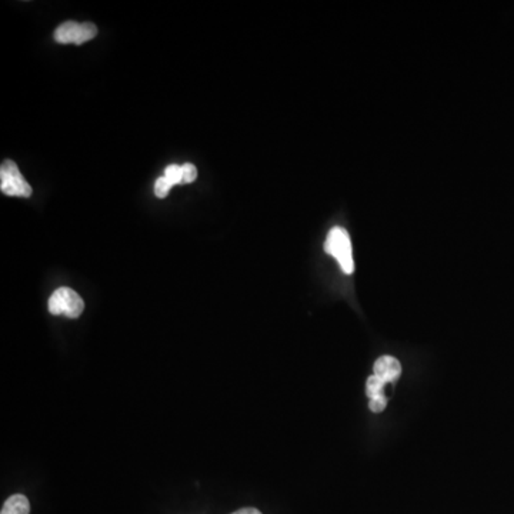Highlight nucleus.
<instances>
[{
  "instance_id": "1",
  "label": "nucleus",
  "mask_w": 514,
  "mask_h": 514,
  "mask_svg": "<svg viewBox=\"0 0 514 514\" xmlns=\"http://www.w3.org/2000/svg\"><path fill=\"white\" fill-rule=\"evenodd\" d=\"M325 252L336 259L346 275L353 273L355 270L353 250H351L350 236L346 232V229L341 226L330 229L326 243H325Z\"/></svg>"
},
{
  "instance_id": "2",
  "label": "nucleus",
  "mask_w": 514,
  "mask_h": 514,
  "mask_svg": "<svg viewBox=\"0 0 514 514\" xmlns=\"http://www.w3.org/2000/svg\"><path fill=\"white\" fill-rule=\"evenodd\" d=\"M49 312L55 316H66L69 319H77L84 313V303L82 297L69 289V287H60L52 294L49 299Z\"/></svg>"
},
{
  "instance_id": "3",
  "label": "nucleus",
  "mask_w": 514,
  "mask_h": 514,
  "mask_svg": "<svg viewBox=\"0 0 514 514\" xmlns=\"http://www.w3.org/2000/svg\"><path fill=\"white\" fill-rule=\"evenodd\" d=\"M0 189L2 193L15 197H30L32 188L19 171L18 165L12 160H4L0 167Z\"/></svg>"
},
{
  "instance_id": "4",
  "label": "nucleus",
  "mask_w": 514,
  "mask_h": 514,
  "mask_svg": "<svg viewBox=\"0 0 514 514\" xmlns=\"http://www.w3.org/2000/svg\"><path fill=\"white\" fill-rule=\"evenodd\" d=\"M98 35V28L93 23L65 22L55 30V40L63 44H82Z\"/></svg>"
},
{
  "instance_id": "5",
  "label": "nucleus",
  "mask_w": 514,
  "mask_h": 514,
  "mask_svg": "<svg viewBox=\"0 0 514 514\" xmlns=\"http://www.w3.org/2000/svg\"><path fill=\"white\" fill-rule=\"evenodd\" d=\"M386 384L388 383L381 381V377H377L376 374H372L367 379L366 395L370 398L369 407L373 414H381L386 409L388 398L383 395V389Z\"/></svg>"
},
{
  "instance_id": "6",
  "label": "nucleus",
  "mask_w": 514,
  "mask_h": 514,
  "mask_svg": "<svg viewBox=\"0 0 514 514\" xmlns=\"http://www.w3.org/2000/svg\"><path fill=\"white\" fill-rule=\"evenodd\" d=\"M374 374L386 383H395L402 376V365L396 357L381 356L374 363Z\"/></svg>"
},
{
  "instance_id": "7",
  "label": "nucleus",
  "mask_w": 514,
  "mask_h": 514,
  "mask_svg": "<svg viewBox=\"0 0 514 514\" xmlns=\"http://www.w3.org/2000/svg\"><path fill=\"white\" fill-rule=\"evenodd\" d=\"M0 514H30V503L23 494H13L4 502Z\"/></svg>"
},
{
  "instance_id": "8",
  "label": "nucleus",
  "mask_w": 514,
  "mask_h": 514,
  "mask_svg": "<svg viewBox=\"0 0 514 514\" xmlns=\"http://www.w3.org/2000/svg\"><path fill=\"white\" fill-rule=\"evenodd\" d=\"M165 178L171 181L172 185H181L183 174H181V166L171 165L165 169Z\"/></svg>"
},
{
  "instance_id": "9",
  "label": "nucleus",
  "mask_w": 514,
  "mask_h": 514,
  "mask_svg": "<svg viewBox=\"0 0 514 514\" xmlns=\"http://www.w3.org/2000/svg\"><path fill=\"white\" fill-rule=\"evenodd\" d=\"M172 186L173 185H172L171 181H167L165 176L164 178H159L157 179V185H155V193H157V197L164 199V197H166L169 192H171Z\"/></svg>"
},
{
  "instance_id": "10",
  "label": "nucleus",
  "mask_w": 514,
  "mask_h": 514,
  "mask_svg": "<svg viewBox=\"0 0 514 514\" xmlns=\"http://www.w3.org/2000/svg\"><path fill=\"white\" fill-rule=\"evenodd\" d=\"M181 174H183V179H181V183H192L197 178V171L192 164H186L181 166Z\"/></svg>"
},
{
  "instance_id": "11",
  "label": "nucleus",
  "mask_w": 514,
  "mask_h": 514,
  "mask_svg": "<svg viewBox=\"0 0 514 514\" xmlns=\"http://www.w3.org/2000/svg\"><path fill=\"white\" fill-rule=\"evenodd\" d=\"M232 514H261V511L257 510V509H253V507H246V509H240V510L235 511Z\"/></svg>"
}]
</instances>
